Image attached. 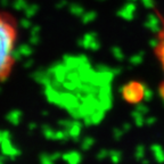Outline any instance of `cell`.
Listing matches in <instances>:
<instances>
[{"label":"cell","mask_w":164,"mask_h":164,"mask_svg":"<svg viewBox=\"0 0 164 164\" xmlns=\"http://www.w3.org/2000/svg\"><path fill=\"white\" fill-rule=\"evenodd\" d=\"M97 73L81 56H65L40 74L39 83L48 102L82 120L93 118L97 91L91 89Z\"/></svg>","instance_id":"cell-1"},{"label":"cell","mask_w":164,"mask_h":164,"mask_svg":"<svg viewBox=\"0 0 164 164\" xmlns=\"http://www.w3.org/2000/svg\"><path fill=\"white\" fill-rule=\"evenodd\" d=\"M154 55L161 68L162 79H161L159 86V93L161 98L164 100V20L161 29L156 34V40L154 43Z\"/></svg>","instance_id":"cell-3"},{"label":"cell","mask_w":164,"mask_h":164,"mask_svg":"<svg viewBox=\"0 0 164 164\" xmlns=\"http://www.w3.org/2000/svg\"><path fill=\"white\" fill-rule=\"evenodd\" d=\"M20 24L9 11L0 10V83L6 81L16 65Z\"/></svg>","instance_id":"cell-2"}]
</instances>
